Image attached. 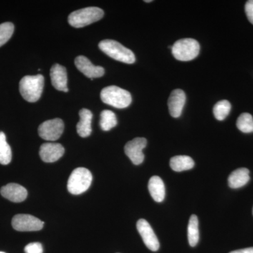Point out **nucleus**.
<instances>
[{"label": "nucleus", "instance_id": "1", "mask_svg": "<svg viewBox=\"0 0 253 253\" xmlns=\"http://www.w3.org/2000/svg\"><path fill=\"white\" fill-rule=\"evenodd\" d=\"M44 84V78L42 75L25 76L20 81V93L28 102H36L41 99Z\"/></svg>", "mask_w": 253, "mask_h": 253}, {"label": "nucleus", "instance_id": "2", "mask_svg": "<svg viewBox=\"0 0 253 253\" xmlns=\"http://www.w3.org/2000/svg\"><path fill=\"white\" fill-rule=\"evenodd\" d=\"M99 47L103 52L116 61L127 64H132L135 62L134 53L117 41L105 40L100 42Z\"/></svg>", "mask_w": 253, "mask_h": 253}, {"label": "nucleus", "instance_id": "3", "mask_svg": "<svg viewBox=\"0 0 253 253\" xmlns=\"http://www.w3.org/2000/svg\"><path fill=\"white\" fill-rule=\"evenodd\" d=\"M100 96L105 104L117 109H126L131 103L130 93L117 86H106L101 91Z\"/></svg>", "mask_w": 253, "mask_h": 253}, {"label": "nucleus", "instance_id": "4", "mask_svg": "<svg viewBox=\"0 0 253 253\" xmlns=\"http://www.w3.org/2000/svg\"><path fill=\"white\" fill-rule=\"evenodd\" d=\"M104 12L99 7H86L73 11L68 16V23L74 28H83L99 21Z\"/></svg>", "mask_w": 253, "mask_h": 253}, {"label": "nucleus", "instance_id": "5", "mask_svg": "<svg viewBox=\"0 0 253 253\" xmlns=\"http://www.w3.org/2000/svg\"><path fill=\"white\" fill-rule=\"evenodd\" d=\"M171 49L173 56L178 61H189L199 56L200 44L196 40L185 38L174 42Z\"/></svg>", "mask_w": 253, "mask_h": 253}, {"label": "nucleus", "instance_id": "6", "mask_svg": "<svg viewBox=\"0 0 253 253\" xmlns=\"http://www.w3.org/2000/svg\"><path fill=\"white\" fill-rule=\"evenodd\" d=\"M92 181V174L89 169L78 168L73 171L68 181V190L71 194L80 195L89 189Z\"/></svg>", "mask_w": 253, "mask_h": 253}, {"label": "nucleus", "instance_id": "7", "mask_svg": "<svg viewBox=\"0 0 253 253\" xmlns=\"http://www.w3.org/2000/svg\"><path fill=\"white\" fill-rule=\"evenodd\" d=\"M64 130V123L62 120L55 118L42 123L38 127V134L42 139L46 141L58 140Z\"/></svg>", "mask_w": 253, "mask_h": 253}, {"label": "nucleus", "instance_id": "8", "mask_svg": "<svg viewBox=\"0 0 253 253\" xmlns=\"http://www.w3.org/2000/svg\"><path fill=\"white\" fill-rule=\"evenodd\" d=\"M44 222L31 214H19L12 219V226L18 231H36L41 230Z\"/></svg>", "mask_w": 253, "mask_h": 253}, {"label": "nucleus", "instance_id": "9", "mask_svg": "<svg viewBox=\"0 0 253 253\" xmlns=\"http://www.w3.org/2000/svg\"><path fill=\"white\" fill-rule=\"evenodd\" d=\"M147 145V141L144 137L134 138L128 141L125 146V153L131 160L133 164L139 166L144 162V154L143 150Z\"/></svg>", "mask_w": 253, "mask_h": 253}, {"label": "nucleus", "instance_id": "10", "mask_svg": "<svg viewBox=\"0 0 253 253\" xmlns=\"http://www.w3.org/2000/svg\"><path fill=\"white\" fill-rule=\"evenodd\" d=\"M136 229L146 247L154 252L158 251L160 248L159 241L149 223L144 219H139L136 223Z\"/></svg>", "mask_w": 253, "mask_h": 253}, {"label": "nucleus", "instance_id": "11", "mask_svg": "<svg viewBox=\"0 0 253 253\" xmlns=\"http://www.w3.org/2000/svg\"><path fill=\"white\" fill-rule=\"evenodd\" d=\"M75 64L78 69L83 73L86 77L94 78L102 77L105 73L104 68L101 66H96L91 63L87 58L84 56H79L75 60Z\"/></svg>", "mask_w": 253, "mask_h": 253}, {"label": "nucleus", "instance_id": "12", "mask_svg": "<svg viewBox=\"0 0 253 253\" xmlns=\"http://www.w3.org/2000/svg\"><path fill=\"white\" fill-rule=\"evenodd\" d=\"M64 153V148L59 143H44L40 149L41 159L45 163L56 162L62 157Z\"/></svg>", "mask_w": 253, "mask_h": 253}, {"label": "nucleus", "instance_id": "13", "mask_svg": "<svg viewBox=\"0 0 253 253\" xmlns=\"http://www.w3.org/2000/svg\"><path fill=\"white\" fill-rule=\"evenodd\" d=\"M0 193L5 199L14 203L22 202L28 196L26 188L15 183H10L3 186L0 190Z\"/></svg>", "mask_w": 253, "mask_h": 253}, {"label": "nucleus", "instance_id": "14", "mask_svg": "<svg viewBox=\"0 0 253 253\" xmlns=\"http://www.w3.org/2000/svg\"><path fill=\"white\" fill-rule=\"evenodd\" d=\"M50 77H51V83L55 89L57 90L68 92L67 87V71L66 68L61 65L54 64L50 71Z\"/></svg>", "mask_w": 253, "mask_h": 253}, {"label": "nucleus", "instance_id": "15", "mask_svg": "<svg viewBox=\"0 0 253 253\" xmlns=\"http://www.w3.org/2000/svg\"><path fill=\"white\" fill-rule=\"evenodd\" d=\"M186 103V94L181 89H174L168 99V109L173 118H179Z\"/></svg>", "mask_w": 253, "mask_h": 253}, {"label": "nucleus", "instance_id": "16", "mask_svg": "<svg viewBox=\"0 0 253 253\" xmlns=\"http://www.w3.org/2000/svg\"><path fill=\"white\" fill-rule=\"evenodd\" d=\"M79 123L77 124V132L81 137L85 138L90 135L91 131V121L93 115L89 110L83 109L79 113Z\"/></svg>", "mask_w": 253, "mask_h": 253}, {"label": "nucleus", "instance_id": "17", "mask_svg": "<svg viewBox=\"0 0 253 253\" xmlns=\"http://www.w3.org/2000/svg\"><path fill=\"white\" fill-rule=\"evenodd\" d=\"M250 171L247 168H242L231 173L228 178V183L231 189H239L248 184L250 181Z\"/></svg>", "mask_w": 253, "mask_h": 253}, {"label": "nucleus", "instance_id": "18", "mask_svg": "<svg viewBox=\"0 0 253 253\" xmlns=\"http://www.w3.org/2000/svg\"><path fill=\"white\" fill-rule=\"evenodd\" d=\"M148 188L151 197L155 201L161 203L166 196V187L164 182L160 176H154L150 179Z\"/></svg>", "mask_w": 253, "mask_h": 253}, {"label": "nucleus", "instance_id": "19", "mask_svg": "<svg viewBox=\"0 0 253 253\" xmlns=\"http://www.w3.org/2000/svg\"><path fill=\"white\" fill-rule=\"evenodd\" d=\"M194 160L188 156H174L169 161V166L175 172L189 170L194 167Z\"/></svg>", "mask_w": 253, "mask_h": 253}, {"label": "nucleus", "instance_id": "20", "mask_svg": "<svg viewBox=\"0 0 253 253\" xmlns=\"http://www.w3.org/2000/svg\"><path fill=\"white\" fill-rule=\"evenodd\" d=\"M188 240L190 246L195 247L199 241V219L195 214L190 217L188 224Z\"/></svg>", "mask_w": 253, "mask_h": 253}, {"label": "nucleus", "instance_id": "21", "mask_svg": "<svg viewBox=\"0 0 253 253\" xmlns=\"http://www.w3.org/2000/svg\"><path fill=\"white\" fill-rule=\"evenodd\" d=\"M12 154L11 147L6 141V135L2 131H0V164H9L11 161Z\"/></svg>", "mask_w": 253, "mask_h": 253}, {"label": "nucleus", "instance_id": "22", "mask_svg": "<svg viewBox=\"0 0 253 253\" xmlns=\"http://www.w3.org/2000/svg\"><path fill=\"white\" fill-rule=\"evenodd\" d=\"M99 124L102 130H111L118 124L116 114L109 110H104L101 113V120H100Z\"/></svg>", "mask_w": 253, "mask_h": 253}, {"label": "nucleus", "instance_id": "23", "mask_svg": "<svg viewBox=\"0 0 253 253\" xmlns=\"http://www.w3.org/2000/svg\"><path fill=\"white\" fill-rule=\"evenodd\" d=\"M231 105L227 100H221L213 107V114L217 121H224L230 113Z\"/></svg>", "mask_w": 253, "mask_h": 253}, {"label": "nucleus", "instance_id": "24", "mask_svg": "<svg viewBox=\"0 0 253 253\" xmlns=\"http://www.w3.org/2000/svg\"><path fill=\"white\" fill-rule=\"evenodd\" d=\"M236 126L244 133L253 132V118L250 113H242L238 118Z\"/></svg>", "mask_w": 253, "mask_h": 253}, {"label": "nucleus", "instance_id": "25", "mask_svg": "<svg viewBox=\"0 0 253 253\" xmlns=\"http://www.w3.org/2000/svg\"><path fill=\"white\" fill-rule=\"evenodd\" d=\"M14 31V26L12 23L6 22L0 24V47L9 41Z\"/></svg>", "mask_w": 253, "mask_h": 253}, {"label": "nucleus", "instance_id": "26", "mask_svg": "<svg viewBox=\"0 0 253 253\" xmlns=\"http://www.w3.org/2000/svg\"><path fill=\"white\" fill-rule=\"evenodd\" d=\"M26 253H43V248L40 243H31L25 247Z\"/></svg>", "mask_w": 253, "mask_h": 253}, {"label": "nucleus", "instance_id": "27", "mask_svg": "<svg viewBox=\"0 0 253 253\" xmlns=\"http://www.w3.org/2000/svg\"><path fill=\"white\" fill-rule=\"evenodd\" d=\"M245 10L250 22L253 24V0H250L246 2Z\"/></svg>", "mask_w": 253, "mask_h": 253}, {"label": "nucleus", "instance_id": "28", "mask_svg": "<svg viewBox=\"0 0 253 253\" xmlns=\"http://www.w3.org/2000/svg\"><path fill=\"white\" fill-rule=\"evenodd\" d=\"M229 253H253V247L248 248V249L238 250V251H232Z\"/></svg>", "mask_w": 253, "mask_h": 253}, {"label": "nucleus", "instance_id": "29", "mask_svg": "<svg viewBox=\"0 0 253 253\" xmlns=\"http://www.w3.org/2000/svg\"><path fill=\"white\" fill-rule=\"evenodd\" d=\"M145 2H151L152 1V0H146V1H144Z\"/></svg>", "mask_w": 253, "mask_h": 253}, {"label": "nucleus", "instance_id": "30", "mask_svg": "<svg viewBox=\"0 0 253 253\" xmlns=\"http://www.w3.org/2000/svg\"><path fill=\"white\" fill-rule=\"evenodd\" d=\"M0 253H4V252H0Z\"/></svg>", "mask_w": 253, "mask_h": 253}, {"label": "nucleus", "instance_id": "31", "mask_svg": "<svg viewBox=\"0 0 253 253\" xmlns=\"http://www.w3.org/2000/svg\"></svg>", "mask_w": 253, "mask_h": 253}]
</instances>
